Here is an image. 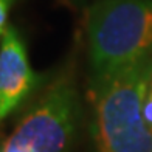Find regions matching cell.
<instances>
[{"label": "cell", "mask_w": 152, "mask_h": 152, "mask_svg": "<svg viewBox=\"0 0 152 152\" xmlns=\"http://www.w3.org/2000/svg\"><path fill=\"white\" fill-rule=\"evenodd\" d=\"M152 81V54L115 72L90 76L96 152H152L143 102Z\"/></svg>", "instance_id": "1"}, {"label": "cell", "mask_w": 152, "mask_h": 152, "mask_svg": "<svg viewBox=\"0 0 152 152\" xmlns=\"http://www.w3.org/2000/svg\"><path fill=\"white\" fill-rule=\"evenodd\" d=\"M90 76L152 54V0H96L87 10Z\"/></svg>", "instance_id": "2"}, {"label": "cell", "mask_w": 152, "mask_h": 152, "mask_svg": "<svg viewBox=\"0 0 152 152\" xmlns=\"http://www.w3.org/2000/svg\"><path fill=\"white\" fill-rule=\"evenodd\" d=\"M79 121V92L72 76L62 73L6 137L0 152H68Z\"/></svg>", "instance_id": "3"}, {"label": "cell", "mask_w": 152, "mask_h": 152, "mask_svg": "<svg viewBox=\"0 0 152 152\" xmlns=\"http://www.w3.org/2000/svg\"><path fill=\"white\" fill-rule=\"evenodd\" d=\"M40 75L31 68L25 44L14 26L0 39V123L36 90Z\"/></svg>", "instance_id": "4"}, {"label": "cell", "mask_w": 152, "mask_h": 152, "mask_svg": "<svg viewBox=\"0 0 152 152\" xmlns=\"http://www.w3.org/2000/svg\"><path fill=\"white\" fill-rule=\"evenodd\" d=\"M16 3V0H0V39L5 36L8 30V14L11 6Z\"/></svg>", "instance_id": "5"}, {"label": "cell", "mask_w": 152, "mask_h": 152, "mask_svg": "<svg viewBox=\"0 0 152 152\" xmlns=\"http://www.w3.org/2000/svg\"><path fill=\"white\" fill-rule=\"evenodd\" d=\"M143 118L148 127L152 130V88H148L146 98L143 102Z\"/></svg>", "instance_id": "6"}]
</instances>
